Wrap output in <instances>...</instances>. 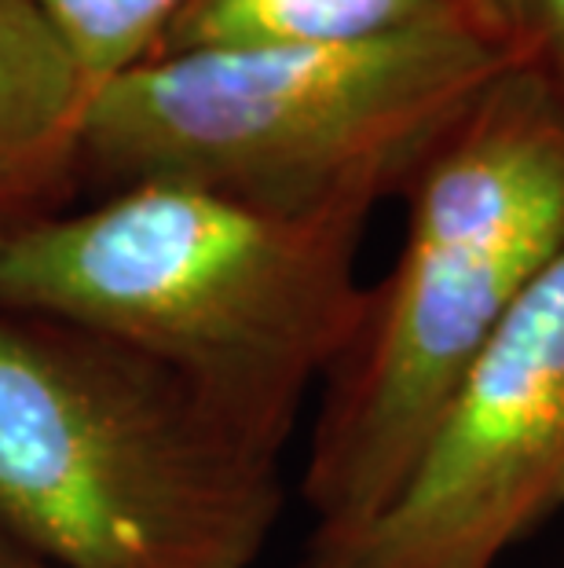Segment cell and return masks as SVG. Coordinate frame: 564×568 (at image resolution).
I'll list each match as a JSON object with an SVG mask.
<instances>
[{
  "label": "cell",
  "instance_id": "obj_1",
  "mask_svg": "<svg viewBox=\"0 0 564 568\" xmlns=\"http://www.w3.org/2000/svg\"><path fill=\"white\" fill-rule=\"evenodd\" d=\"M367 221L132 184L0 243V305L122 342L235 440L283 458L363 316Z\"/></svg>",
  "mask_w": 564,
  "mask_h": 568
},
{
  "label": "cell",
  "instance_id": "obj_2",
  "mask_svg": "<svg viewBox=\"0 0 564 568\" xmlns=\"http://www.w3.org/2000/svg\"><path fill=\"white\" fill-rule=\"evenodd\" d=\"M392 268L319 385L301 466L308 539L386 506L513 305L564 253V106L517 59L403 187Z\"/></svg>",
  "mask_w": 564,
  "mask_h": 568
},
{
  "label": "cell",
  "instance_id": "obj_3",
  "mask_svg": "<svg viewBox=\"0 0 564 568\" xmlns=\"http://www.w3.org/2000/svg\"><path fill=\"white\" fill-rule=\"evenodd\" d=\"M527 55L495 19L330 48L162 55L92 92L85 184H191L275 213L403 195L437 143Z\"/></svg>",
  "mask_w": 564,
  "mask_h": 568
},
{
  "label": "cell",
  "instance_id": "obj_4",
  "mask_svg": "<svg viewBox=\"0 0 564 568\" xmlns=\"http://www.w3.org/2000/svg\"><path fill=\"white\" fill-rule=\"evenodd\" d=\"M283 458L147 356L0 305V531L52 568H254Z\"/></svg>",
  "mask_w": 564,
  "mask_h": 568
},
{
  "label": "cell",
  "instance_id": "obj_5",
  "mask_svg": "<svg viewBox=\"0 0 564 568\" xmlns=\"http://www.w3.org/2000/svg\"><path fill=\"white\" fill-rule=\"evenodd\" d=\"M564 506V253L532 283L367 525L286 568H495Z\"/></svg>",
  "mask_w": 564,
  "mask_h": 568
},
{
  "label": "cell",
  "instance_id": "obj_6",
  "mask_svg": "<svg viewBox=\"0 0 564 568\" xmlns=\"http://www.w3.org/2000/svg\"><path fill=\"white\" fill-rule=\"evenodd\" d=\"M92 84L33 0H0V243L70 210Z\"/></svg>",
  "mask_w": 564,
  "mask_h": 568
},
{
  "label": "cell",
  "instance_id": "obj_7",
  "mask_svg": "<svg viewBox=\"0 0 564 568\" xmlns=\"http://www.w3.org/2000/svg\"><path fill=\"white\" fill-rule=\"evenodd\" d=\"M459 19L495 16L484 0H187L151 59L227 48L367 44Z\"/></svg>",
  "mask_w": 564,
  "mask_h": 568
},
{
  "label": "cell",
  "instance_id": "obj_8",
  "mask_svg": "<svg viewBox=\"0 0 564 568\" xmlns=\"http://www.w3.org/2000/svg\"><path fill=\"white\" fill-rule=\"evenodd\" d=\"M92 92L147 63L187 0H33Z\"/></svg>",
  "mask_w": 564,
  "mask_h": 568
},
{
  "label": "cell",
  "instance_id": "obj_9",
  "mask_svg": "<svg viewBox=\"0 0 564 568\" xmlns=\"http://www.w3.org/2000/svg\"><path fill=\"white\" fill-rule=\"evenodd\" d=\"M510 27L564 106V0H513Z\"/></svg>",
  "mask_w": 564,
  "mask_h": 568
},
{
  "label": "cell",
  "instance_id": "obj_10",
  "mask_svg": "<svg viewBox=\"0 0 564 568\" xmlns=\"http://www.w3.org/2000/svg\"><path fill=\"white\" fill-rule=\"evenodd\" d=\"M0 568H52V565H44L41 558H33L27 547H19L16 539L0 531Z\"/></svg>",
  "mask_w": 564,
  "mask_h": 568
},
{
  "label": "cell",
  "instance_id": "obj_11",
  "mask_svg": "<svg viewBox=\"0 0 564 568\" xmlns=\"http://www.w3.org/2000/svg\"><path fill=\"white\" fill-rule=\"evenodd\" d=\"M510 4H513V0H484V8H488L499 22H506V27H510ZM510 30H513V27H510Z\"/></svg>",
  "mask_w": 564,
  "mask_h": 568
}]
</instances>
